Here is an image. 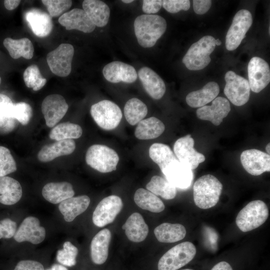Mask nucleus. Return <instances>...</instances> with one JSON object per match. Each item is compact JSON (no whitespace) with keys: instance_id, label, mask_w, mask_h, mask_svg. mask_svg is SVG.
Masks as SVG:
<instances>
[{"instance_id":"nucleus-1","label":"nucleus","mask_w":270,"mask_h":270,"mask_svg":"<svg viewBox=\"0 0 270 270\" xmlns=\"http://www.w3.org/2000/svg\"><path fill=\"white\" fill-rule=\"evenodd\" d=\"M166 20L157 14H142L134 22L135 35L143 48L153 46L166 29Z\"/></svg>"},{"instance_id":"nucleus-2","label":"nucleus","mask_w":270,"mask_h":270,"mask_svg":"<svg viewBox=\"0 0 270 270\" xmlns=\"http://www.w3.org/2000/svg\"><path fill=\"white\" fill-rule=\"evenodd\" d=\"M222 190V184L216 177L212 174L202 176L193 186L196 205L202 209L214 207L219 200Z\"/></svg>"},{"instance_id":"nucleus-3","label":"nucleus","mask_w":270,"mask_h":270,"mask_svg":"<svg viewBox=\"0 0 270 270\" xmlns=\"http://www.w3.org/2000/svg\"><path fill=\"white\" fill-rule=\"evenodd\" d=\"M216 39L205 36L190 46L182 58V62L190 70H200L210 62V54L216 48Z\"/></svg>"},{"instance_id":"nucleus-4","label":"nucleus","mask_w":270,"mask_h":270,"mask_svg":"<svg viewBox=\"0 0 270 270\" xmlns=\"http://www.w3.org/2000/svg\"><path fill=\"white\" fill-rule=\"evenodd\" d=\"M268 216V210L265 202L261 200H254L240 210L236 222L241 231L247 232L260 226Z\"/></svg>"},{"instance_id":"nucleus-5","label":"nucleus","mask_w":270,"mask_h":270,"mask_svg":"<svg viewBox=\"0 0 270 270\" xmlns=\"http://www.w3.org/2000/svg\"><path fill=\"white\" fill-rule=\"evenodd\" d=\"M86 161L92 168L107 173L116 170L119 156L114 150L108 146L94 144L87 150Z\"/></svg>"},{"instance_id":"nucleus-6","label":"nucleus","mask_w":270,"mask_h":270,"mask_svg":"<svg viewBox=\"0 0 270 270\" xmlns=\"http://www.w3.org/2000/svg\"><path fill=\"white\" fill-rule=\"evenodd\" d=\"M194 245L189 242L179 244L167 251L160 259L158 270H177L190 262L196 254Z\"/></svg>"},{"instance_id":"nucleus-7","label":"nucleus","mask_w":270,"mask_h":270,"mask_svg":"<svg viewBox=\"0 0 270 270\" xmlns=\"http://www.w3.org/2000/svg\"><path fill=\"white\" fill-rule=\"evenodd\" d=\"M90 112L96 124L106 130L116 128L122 118V112L119 106L108 100H102L93 104Z\"/></svg>"},{"instance_id":"nucleus-8","label":"nucleus","mask_w":270,"mask_h":270,"mask_svg":"<svg viewBox=\"0 0 270 270\" xmlns=\"http://www.w3.org/2000/svg\"><path fill=\"white\" fill-rule=\"evenodd\" d=\"M252 24V15L249 10L242 9L236 13L226 36L227 50H234L240 46Z\"/></svg>"},{"instance_id":"nucleus-9","label":"nucleus","mask_w":270,"mask_h":270,"mask_svg":"<svg viewBox=\"0 0 270 270\" xmlns=\"http://www.w3.org/2000/svg\"><path fill=\"white\" fill-rule=\"evenodd\" d=\"M226 82L224 92L227 98L236 106H242L248 100L250 88L248 80L230 70L224 76Z\"/></svg>"},{"instance_id":"nucleus-10","label":"nucleus","mask_w":270,"mask_h":270,"mask_svg":"<svg viewBox=\"0 0 270 270\" xmlns=\"http://www.w3.org/2000/svg\"><path fill=\"white\" fill-rule=\"evenodd\" d=\"M74 48L72 44H62L46 56V61L52 72L54 74L66 77L72 70V62Z\"/></svg>"},{"instance_id":"nucleus-11","label":"nucleus","mask_w":270,"mask_h":270,"mask_svg":"<svg viewBox=\"0 0 270 270\" xmlns=\"http://www.w3.org/2000/svg\"><path fill=\"white\" fill-rule=\"evenodd\" d=\"M123 206L122 199L116 195L103 198L97 205L92 214V222L98 227L112 223Z\"/></svg>"},{"instance_id":"nucleus-12","label":"nucleus","mask_w":270,"mask_h":270,"mask_svg":"<svg viewBox=\"0 0 270 270\" xmlns=\"http://www.w3.org/2000/svg\"><path fill=\"white\" fill-rule=\"evenodd\" d=\"M194 142L190 134L182 137L176 140L174 150L177 159L192 170L198 168L205 160L204 156L194 148Z\"/></svg>"},{"instance_id":"nucleus-13","label":"nucleus","mask_w":270,"mask_h":270,"mask_svg":"<svg viewBox=\"0 0 270 270\" xmlns=\"http://www.w3.org/2000/svg\"><path fill=\"white\" fill-rule=\"evenodd\" d=\"M248 72L250 90L253 92H260L270 83V66L262 58H252L248 64Z\"/></svg>"},{"instance_id":"nucleus-14","label":"nucleus","mask_w":270,"mask_h":270,"mask_svg":"<svg viewBox=\"0 0 270 270\" xmlns=\"http://www.w3.org/2000/svg\"><path fill=\"white\" fill-rule=\"evenodd\" d=\"M68 106L64 98L58 94L46 96L42 104V111L46 126H54L64 116Z\"/></svg>"},{"instance_id":"nucleus-15","label":"nucleus","mask_w":270,"mask_h":270,"mask_svg":"<svg viewBox=\"0 0 270 270\" xmlns=\"http://www.w3.org/2000/svg\"><path fill=\"white\" fill-rule=\"evenodd\" d=\"M240 162L244 170L253 176H259L270 171V154L256 149L244 150L240 154Z\"/></svg>"},{"instance_id":"nucleus-16","label":"nucleus","mask_w":270,"mask_h":270,"mask_svg":"<svg viewBox=\"0 0 270 270\" xmlns=\"http://www.w3.org/2000/svg\"><path fill=\"white\" fill-rule=\"evenodd\" d=\"M45 237V228L40 226L38 218L32 216L24 219L14 236V240L18 242L27 241L33 244L42 242Z\"/></svg>"},{"instance_id":"nucleus-17","label":"nucleus","mask_w":270,"mask_h":270,"mask_svg":"<svg viewBox=\"0 0 270 270\" xmlns=\"http://www.w3.org/2000/svg\"><path fill=\"white\" fill-rule=\"evenodd\" d=\"M166 180L176 188L185 190L192 182V170L176 160L168 164L162 171Z\"/></svg>"},{"instance_id":"nucleus-18","label":"nucleus","mask_w":270,"mask_h":270,"mask_svg":"<svg viewBox=\"0 0 270 270\" xmlns=\"http://www.w3.org/2000/svg\"><path fill=\"white\" fill-rule=\"evenodd\" d=\"M230 110L228 100L223 97H216L210 106H204L196 110V116L202 120H208L215 126L220 125Z\"/></svg>"},{"instance_id":"nucleus-19","label":"nucleus","mask_w":270,"mask_h":270,"mask_svg":"<svg viewBox=\"0 0 270 270\" xmlns=\"http://www.w3.org/2000/svg\"><path fill=\"white\" fill-rule=\"evenodd\" d=\"M102 73L104 78L112 83L131 84L138 78V74L132 66L119 61L112 62L106 65Z\"/></svg>"},{"instance_id":"nucleus-20","label":"nucleus","mask_w":270,"mask_h":270,"mask_svg":"<svg viewBox=\"0 0 270 270\" xmlns=\"http://www.w3.org/2000/svg\"><path fill=\"white\" fill-rule=\"evenodd\" d=\"M59 23L67 30H76L84 33L92 32L96 26L83 9L74 8L62 14Z\"/></svg>"},{"instance_id":"nucleus-21","label":"nucleus","mask_w":270,"mask_h":270,"mask_svg":"<svg viewBox=\"0 0 270 270\" xmlns=\"http://www.w3.org/2000/svg\"><path fill=\"white\" fill-rule=\"evenodd\" d=\"M138 76L148 94L155 100L160 99L166 92L162 79L152 70L144 66L138 70Z\"/></svg>"},{"instance_id":"nucleus-22","label":"nucleus","mask_w":270,"mask_h":270,"mask_svg":"<svg viewBox=\"0 0 270 270\" xmlns=\"http://www.w3.org/2000/svg\"><path fill=\"white\" fill-rule=\"evenodd\" d=\"M25 18L34 34L38 37H46L52 31V18L44 11L31 9L26 12Z\"/></svg>"},{"instance_id":"nucleus-23","label":"nucleus","mask_w":270,"mask_h":270,"mask_svg":"<svg viewBox=\"0 0 270 270\" xmlns=\"http://www.w3.org/2000/svg\"><path fill=\"white\" fill-rule=\"evenodd\" d=\"M110 240L111 232L108 228L101 230L94 236L90 244V256L94 263L102 264L106 261Z\"/></svg>"},{"instance_id":"nucleus-24","label":"nucleus","mask_w":270,"mask_h":270,"mask_svg":"<svg viewBox=\"0 0 270 270\" xmlns=\"http://www.w3.org/2000/svg\"><path fill=\"white\" fill-rule=\"evenodd\" d=\"M76 148V143L72 140H64L44 146L38 152L40 161L48 162L56 158L71 154Z\"/></svg>"},{"instance_id":"nucleus-25","label":"nucleus","mask_w":270,"mask_h":270,"mask_svg":"<svg viewBox=\"0 0 270 270\" xmlns=\"http://www.w3.org/2000/svg\"><path fill=\"white\" fill-rule=\"evenodd\" d=\"M219 92L218 84L216 82H210L202 88L188 94L186 102L192 108H200L212 102L217 97Z\"/></svg>"},{"instance_id":"nucleus-26","label":"nucleus","mask_w":270,"mask_h":270,"mask_svg":"<svg viewBox=\"0 0 270 270\" xmlns=\"http://www.w3.org/2000/svg\"><path fill=\"white\" fill-rule=\"evenodd\" d=\"M82 8L96 26H106L109 20L110 10L104 2L98 0H84Z\"/></svg>"},{"instance_id":"nucleus-27","label":"nucleus","mask_w":270,"mask_h":270,"mask_svg":"<svg viewBox=\"0 0 270 270\" xmlns=\"http://www.w3.org/2000/svg\"><path fill=\"white\" fill-rule=\"evenodd\" d=\"M90 201V198L86 195L72 197L60 203L58 209L64 220L71 222L88 208Z\"/></svg>"},{"instance_id":"nucleus-28","label":"nucleus","mask_w":270,"mask_h":270,"mask_svg":"<svg viewBox=\"0 0 270 270\" xmlns=\"http://www.w3.org/2000/svg\"><path fill=\"white\" fill-rule=\"evenodd\" d=\"M128 238L133 242L144 240L148 232V228L142 216L138 212L132 214L122 226Z\"/></svg>"},{"instance_id":"nucleus-29","label":"nucleus","mask_w":270,"mask_h":270,"mask_svg":"<svg viewBox=\"0 0 270 270\" xmlns=\"http://www.w3.org/2000/svg\"><path fill=\"white\" fill-rule=\"evenodd\" d=\"M74 192L72 185L66 182H50L42 190L43 197L48 202L57 204L73 197Z\"/></svg>"},{"instance_id":"nucleus-30","label":"nucleus","mask_w":270,"mask_h":270,"mask_svg":"<svg viewBox=\"0 0 270 270\" xmlns=\"http://www.w3.org/2000/svg\"><path fill=\"white\" fill-rule=\"evenodd\" d=\"M22 188L16 180L8 176H0V203L6 206L18 202L22 196Z\"/></svg>"},{"instance_id":"nucleus-31","label":"nucleus","mask_w":270,"mask_h":270,"mask_svg":"<svg viewBox=\"0 0 270 270\" xmlns=\"http://www.w3.org/2000/svg\"><path fill=\"white\" fill-rule=\"evenodd\" d=\"M164 130V124L160 120L150 117L142 120L138 124L134 136L139 140L154 139L160 136Z\"/></svg>"},{"instance_id":"nucleus-32","label":"nucleus","mask_w":270,"mask_h":270,"mask_svg":"<svg viewBox=\"0 0 270 270\" xmlns=\"http://www.w3.org/2000/svg\"><path fill=\"white\" fill-rule=\"evenodd\" d=\"M154 234L160 242L172 243L182 240L186 235V230L181 224L165 222L156 226Z\"/></svg>"},{"instance_id":"nucleus-33","label":"nucleus","mask_w":270,"mask_h":270,"mask_svg":"<svg viewBox=\"0 0 270 270\" xmlns=\"http://www.w3.org/2000/svg\"><path fill=\"white\" fill-rule=\"evenodd\" d=\"M3 44L10 56L14 59L23 57L29 60L33 56L34 46L32 42L28 38L14 40L6 38L4 40Z\"/></svg>"},{"instance_id":"nucleus-34","label":"nucleus","mask_w":270,"mask_h":270,"mask_svg":"<svg viewBox=\"0 0 270 270\" xmlns=\"http://www.w3.org/2000/svg\"><path fill=\"white\" fill-rule=\"evenodd\" d=\"M134 201L138 207L152 212H160L165 208L164 202L159 198L142 188L136 190Z\"/></svg>"},{"instance_id":"nucleus-35","label":"nucleus","mask_w":270,"mask_h":270,"mask_svg":"<svg viewBox=\"0 0 270 270\" xmlns=\"http://www.w3.org/2000/svg\"><path fill=\"white\" fill-rule=\"evenodd\" d=\"M149 156L161 171L168 164L178 160L170 146L162 143H154L149 149Z\"/></svg>"},{"instance_id":"nucleus-36","label":"nucleus","mask_w":270,"mask_h":270,"mask_svg":"<svg viewBox=\"0 0 270 270\" xmlns=\"http://www.w3.org/2000/svg\"><path fill=\"white\" fill-rule=\"evenodd\" d=\"M147 114L146 106L137 98L130 99L124 106V116L130 125L138 124L145 118Z\"/></svg>"},{"instance_id":"nucleus-37","label":"nucleus","mask_w":270,"mask_h":270,"mask_svg":"<svg viewBox=\"0 0 270 270\" xmlns=\"http://www.w3.org/2000/svg\"><path fill=\"white\" fill-rule=\"evenodd\" d=\"M146 188L148 191L166 200L173 199L176 194V188L166 180L158 176H153Z\"/></svg>"},{"instance_id":"nucleus-38","label":"nucleus","mask_w":270,"mask_h":270,"mask_svg":"<svg viewBox=\"0 0 270 270\" xmlns=\"http://www.w3.org/2000/svg\"><path fill=\"white\" fill-rule=\"evenodd\" d=\"M82 130L80 126L70 122L60 124L51 130L50 138L56 141L78 138L81 136Z\"/></svg>"},{"instance_id":"nucleus-39","label":"nucleus","mask_w":270,"mask_h":270,"mask_svg":"<svg viewBox=\"0 0 270 270\" xmlns=\"http://www.w3.org/2000/svg\"><path fill=\"white\" fill-rule=\"evenodd\" d=\"M23 78L26 86L35 91L40 90L46 82V80L42 76L38 68L35 64L26 69Z\"/></svg>"},{"instance_id":"nucleus-40","label":"nucleus","mask_w":270,"mask_h":270,"mask_svg":"<svg viewBox=\"0 0 270 270\" xmlns=\"http://www.w3.org/2000/svg\"><path fill=\"white\" fill-rule=\"evenodd\" d=\"M78 249L70 242H66L63 248L57 252L56 260L58 262L68 266H72L76 264V257Z\"/></svg>"},{"instance_id":"nucleus-41","label":"nucleus","mask_w":270,"mask_h":270,"mask_svg":"<svg viewBox=\"0 0 270 270\" xmlns=\"http://www.w3.org/2000/svg\"><path fill=\"white\" fill-rule=\"evenodd\" d=\"M16 162L10 150L0 146V176H6L16 170Z\"/></svg>"},{"instance_id":"nucleus-42","label":"nucleus","mask_w":270,"mask_h":270,"mask_svg":"<svg viewBox=\"0 0 270 270\" xmlns=\"http://www.w3.org/2000/svg\"><path fill=\"white\" fill-rule=\"evenodd\" d=\"M32 115V110L30 106L24 102L14 104L12 117L15 118L22 125L27 124Z\"/></svg>"},{"instance_id":"nucleus-43","label":"nucleus","mask_w":270,"mask_h":270,"mask_svg":"<svg viewBox=\"0 0 270 270\" xmlns=\"http://www.w3.org/2000/svg\"><path fill=\"white\" fill-rule=\"evenodd\" d=\"M42 2L46 6L51 18L63 14L72 4L70 0H42Z\"/></svg>"},{"instance_id":"nucleus-44","label":"nucleus","mask_w":270,"mask_h":270,"mask_svg":"<svg viewBox=\"0 0 270 270\" xmlns=\"http://www.w3.org/2000/svg\"><path fill=\"white\" fill-rule=\"evenodd\" d=\"M162 6L168 12L172 14L188 10L190 8V1L188 0H164Z\"/></svg>"},{"instance_id":"nucleus-45","label":"nucleus","mask_w":270,"mask_h":270,"mask_svg":"<svg viewBox=\"0 0 270 270\" xmlns=\"http://www.w3.org/2000/svg\"><path fill=\"white\" fill-rule=\"evenodd\" d=\"M17 226L15 222L6 218L0 220V239L14 237Z\"/></svg>"},{"instance_id":"nucleus-46","label":"nucleus","mask_w":270,"mask_h":270,"mask_svg":"<svg viewBox=\"0 0 270 270\" xmlns=\"http://www.w3.org/2000/svg\"><path fill=\"white\" fill-rule=\"evenodd\" d=\"M18 121L10 116H0V134H8L18 126Z\"/></svg>"},{"instance_id":"nucleus-47","label":"nucleus","mask_w":270,"mask_h":270,"mask_svg":"<svg viewBox=\"0 0 270 270\" xmlns=\"http://www.w3.org/2000/svg\"><path fill=\"white\" fill-rule=\"evenodd\" d=\"M161 0H144L142 6L143 12L147 14L158 12L162 6Z\"/></svg>"},{"instance_id":"nucleus-48","label":"nucleus","mask_w":270,"mask_h":270,"mask_svg":"<svg viewBox=\"0 0 270 270\" xmlns=\"http://www.w3.org/2000/svg\"><path fill=\"white\" fill-rule=\"evenodd\" d=\"M14 270H44L40 262L32 260H24L18 262Z\"/></svg>"},{"instance_id":"nucleus-49","label":"nucleus","mask_w":270,"mask_h":270,"mask_svg":"<svg viewBox=\"0 0 270 270\" xmlns=\"http://www.w3.org/2000/svg\"><path fill=\"white\" fill-rule=\"evenodd\" d=\"M192 3L194 10L198 14L206 13L212 6V0H194Z\"/></svg>"},{"instance_id":"nucleus-50","label":"nucleus","mask_w":270,"mask_h":270,"mask_svg":"<svg viewBox=\"0 0 270 270\" xmlns=\"http://www.w3.org/2000/svg\"><path fill=\"white\" fill-rule=\"evenodd\" d=\"M211 270H232V268L228 262L222 261L216 264Z\"/></svg>"},{"instance_id":"nucleus-51","label":"nucleus","mask_w":270,"mask_h":270,"mask_svg":"<svg viewBox=\"0 0 270 270\" xmlns=\"http://www.w3.org/2000/svg\"><path fill=\"white\" fill-rule=\"evenodd\" d=\"M20 2V0H6L4 1V5L7 10H12L16 8Z\"/></svg>"},{"instance_id":"nucleus-52","label":"nucleus","mask_w":270,"mask_h":270,"mask_svg":"<svg viewBox=\"0 0 270 270\" xmlns=\"http://www.w3.org/2000/svg\"><path fill=\"white\" fill-rule=\"evenodd\" d=\"M46 270H68V268L61 265L58 264H54L52 266L49 268L47 269Z\"/></svg>"},{"instance_id":"nucleus-53","label":"nucleus","mask_w":270,"mask_h":270,"mask_svg":"<svg viewBox=\"0 0 270 270\" xmlns=\"http://www.w3.org/2000/svg\"><path fill=\"white\" fill-rule=\"evenodd\" d=\"M11 99L7 96L0 94V104L4 102H12Z\"/></svg>"},{"instance_id":"nucleus-54","label":"nucleus","mask_w":270,"mask_h":270,"mask_svg":"<svg viewBox=\"0 0 270 270\" xmlns=\"http://www.w3.org/2000/svg\"><path fill=\"white\" fill-rule=\"evenodd\" d=\"M270 144L268 143V144H267V145L266 146V150L267 152V154H270Z\"/></svg>"},{"instance_id":"nucleus-55","label":"nucleus","mask_w":270,"mask_h":270,"mask_svg":"<svg viewBox=\"0 0 270 270\" xmlns=\"http://www.w3.org/2000/svg\"><path fill=\"white\" fill-rule=\"evenodd\" d=\"M222 44V42L218 38L216 40V46H220Z\"/></svg>"},{"instance_id":"nucleus-56","label":"nucleus","mask_w":270,"mask_h":270,"mask_svg":"<svg viewBox=\"0 0 270 270\" xmlns=\"http://www.w3.org/2000/svg\"><path fill=\"white\" fill-rule=\"evenodd\" d=\"M122 2L126 4L131 3L132 2H134V0H122Z\"/></svg>"},{"instance_id":"nucleus-57","label":"nucleus","mask_w":270,"mask_h":270,"mask_svg":"<svg viewBox=\"0 0 270 270\" xmlns=\"http://www.w3.org/2000/svg\"><path fill=\"white\" fill-rule=\"evenodd\" d=\"M192 270V269H184V270Z\"/></svg>"},{"instance_id":"nucleus-58","label":"nucleus","mask_w":270,"mask_h":270,"mask_svg":"<svg viewBox=\"0 0 270 270\" xmlns=\"http://www.w3.org/2000/svg\"><path fill=\"white\" fill-rule=\"evenodd\" d=\"M1 82H2V80H1V78H0V83H1Z\"/></svg>"}]
</instances>
